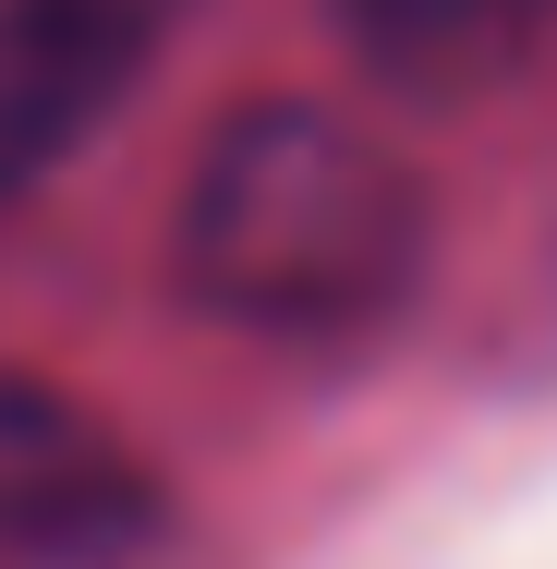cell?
Here are the masks:
<instances>
[{
    "label": "cell",
    "instance_id": "obj_4",
    "mask_svg": "<svg viewBox=\"0 0 557 569\" xmlns=\"http://www.w3.org/2000/svg\"><path fill=\"white\" fill-rule=\"evenodd\" d=\"M339 37L400 98H485L557 37V0H339Z\"/></svg>",
    "mask_w": 557,
    "mask_h": 569
},
{
    "label": "cell",
    "instance_id": "obj_1",
    "mask_svg": "<svg viewBox=\"0 0 557 569\" xmlns=\"http://www.w3.org/2000/svg\"><path fill=\"white\" fill-rule=\"evenodd\" d=\"M425 170L328 98L230 110L170 207V279L242 340H364L425 279Z\"/></svg>",
    "mask_w": 557,
    "mask_h": 569
},
{
    "label": "cell",
    "instance_id": "obj_2",
    "mask_svg": "<svg viewBox=\"0 0 557 569\" xmlns=\"http://www.w3.org/2000/svg\"><path fill=\"white\" fill-rule=\"evenodd\" d=\"M170 533L158 472L73 388L0 376V569H146Z\"/></svg>",
    "mask_w": 557,
    "mask_h": 569
},
{
    "label": "cell",
    "instance_id": "obj_3",
    "mask_svg": "<svg viewBox=\"0 0 557 569\" xmlns=\"http://www.w3.org/2000/svg\"><path fill=\"white\" fill-rule=\"evenodd\" d=\"M158 0H0V207H24L121 110Z\"/></svg>",
    "mask_w": 557,
    "mask_h": 569
}]
</instances>
